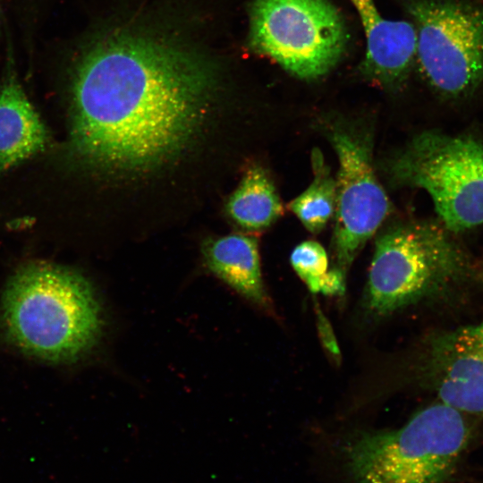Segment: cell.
Listing matches in <instances>:
<instances>
[{
	"mask_svg": "<svg viewBox=\"0 0 483 483\" xmlns=\"http://www.w3.org/2000/svg\"><path fill=\"white\" fill-rule=\"evenodd\" d=\"M214 89V72L184 49L135 35L103 39L73 73L69 157L112 174L157 168L193 139Z\"/></svg>",
	"mask_w": 483,
	"mask_h": 483,
	"instance_id": "1",
	"label": "cell"
},
{
	"mask_svg": "<svg viewBox=\"0 0 483 483\" xmlns=\"http://www.w3.org/2000/svg\"><path fill=\"white\" fill-rule=\"evenodd\" d=\"M101 308L79 272L44 261L20 267L0 301V327L21 352L50 363L72 362L97 343Z\"/></svg>",
	"mask_w": 483,
	"mask_h": 483,
	"instance_id": "2",
	"label": "cell"
},
{
	"mask_svg": "<svg viewBox=\"0 0 483 483\" xmlns=\"http://www.w3.org/2000/svg\"><path fill=\"white\" fill-rule=\"evenodd\" d=\"M474 418L437 401L399 428L353 436L346 468L356 483H461Z\"/></svg>",
	"mask_w": 483,
	"mask_h": 483,
	"instance_id": "3",
	"label": "cell"
},
{
	"mask_svg": "<svg viewBox=\"0 0 483 483\" xmlns=\"http://www.w3.org/2000/svg\"><path fill=\"white\" fill-rule=\"evenodd\" d=\"M474 276L469 258L443 229L425 222L399 223L376 240L366 308L387 316L462 289Z\"/></svg>",
	"mask_w": 483,
	"mask_h": 483,
	"instance_id": "4",
	"label": "cell"
},
{
	"mask_svg": "<svg viewBox=\"0 0 483 483\" xmlns=\"http://www.w3.org/2000/svg\"><path fill=\"white\" fill-rule=\"evenodd\" d=\"M386 171L397 185L425 190L448 231L483 224V144L476 138L421 132L388 161Z\"/></svg>",
	"mask_w": 483,
	"mask_h": 483,
	"instance_id": "5",
	"label": "cell"
},
{
	"mask_svg": "<svg viewBox=\"0 0 483 483\" xmlns=\"http://www.w3.org/2000/svg\"><path fill=\"white\" fill-rule=\"evenodd\" d=\"M250 38L254 50L302 80L329 72L348 44L344 20L329 0H255Z\"/></svg>",
	"mask_w": 483,
	"mask_h": 483,
	"instance_id": "6",
	"label": "cell"
},
{
	"mask_svg": "<svg viewBox=\"0 0 483 483\" xmlns=\"http://www.w3.org/2000/svg\"><path fill=\"white\" fill-rule=\"evenodd\" d=\"M415 59L428 83L449 98L483 82V9L459 0H411Z\"/></svg>",
	"mask_w": 483,
	"mask_h": 483,
	"instance_id": "7",
	"label": "cell"
},
{
	"mask_svg": "<svg viewBox=\"0 0 483 483\" xmlns=\"http://www.w3.org/2000/svg\"><path fill=\"white\" fill-rule=\"evenodd\" d=\"M330 141L339 164L334 247L337 267L344 273L383 224L389 200L373 170L365 140L335 130Z\"/></svg>",
	"mask_w": 483,
	"mask_h": 483,
	"instance_id": "8",
	"label": "cell"
},
{
	"mask_svg": "<svg viewBox=\"0 0 483 483\" xmlns=\"http://www.w3.org/2000/svg\"><path fill=\"white\" fill-rule=\"evenodd\" d=\"M424 369L438 401L473 417L483 415V319L433 336Z\"/></svg>",
	"mask_w": 483,
	"mask_h": 483,
	"instance_id": "9",
	"label": "cell"
},
{
	"mask_svg": "<svg viewBox=\"0 0 483 483\" xmlns=\"http://www.w3.org/2000/svg\"><path fill=\"white\" fill-rule=\"evenodd\" d=\"M350 1L359 14L366 38L363 73L382 86L400 84L415 60L414 25L384 17L375 0Z\"/></svg>",
	"mask_w": 483,
	"mask_h": 483,
	"instance_id": "10",
	"label": "cell"
},
{
	"mask_svg": "<svg viewBox=\"0 0 483 483\" xmlns=\"http://www.w3.org/2000/svg\"><path fill=\"white\" fill-rule=\"evenodd\" d=\"M49 131L14 75L0 89V173L43 151Z\"/></svg>",
	"mask_w": 483,
	"mask_h": 483,
	"instance_id": "11",
	"label": "cell"
},
{
	"mask_svg": "<svg viewBox=\"0 0 483 483\" xmlns=\"http://www.w3.org/2000/svg\"><path fill=\"white\" fill-rule=\"evenodd\" d=\"M202 252L209 272L252 304L269 309L255 238L229 234L206 242Z\"/></svg>",
	"mask_w": 483,
	"mask_h": 483,
	"instance_id": "12",
	"label": "cell"
},
{
	"mask_svg": "<svg viewBox=\"0 0 483 483\" xmlns=\"http://www.w3.org/2000/svg\"><path fill=\"white\" fill-rule=\"evenodd\" d=\"M230 217L248 231L270 226L283 214V205L267 172L258 165L250 167L228 199Z\"/></svg>",
	"mask_w": 483,
	"mask_h": 483,
	"instance_id": "13",
	"label": "cell"
},
{
	"mask_svg": "<svg viewBox=\"0 0 483 483\" xmlns=\"http://www.w3.org/2000/svg\"><path fill=\"white\" fill-rule=\"evenodd\" d=\"M313 180L308 188L293 199L289 209L311 233H318L335 214L336 186L322 152H311Z\"/></svg>",
	"mask_w": 483,
	"mask_h": 483,
	"instance_id": "14",
	"label": "cell"
},
{
	"mask_svg": "<svg viewBox=\"0 0 483 483\" xmlns=\"http://www.w3.org/2000/svg\"><path fill=\"white\" fill-rule=\"evenodd\" d=\"M291 264L313 292L335 294L343 290L344 273L339 268L328 271L327 254L321 244L305 241L291 254Z\"/></svg>",
	"mask_w": 483,
	"mask_h": 483,
	"instance_id": "15",
	"label": "cell"
}]
</instances>
